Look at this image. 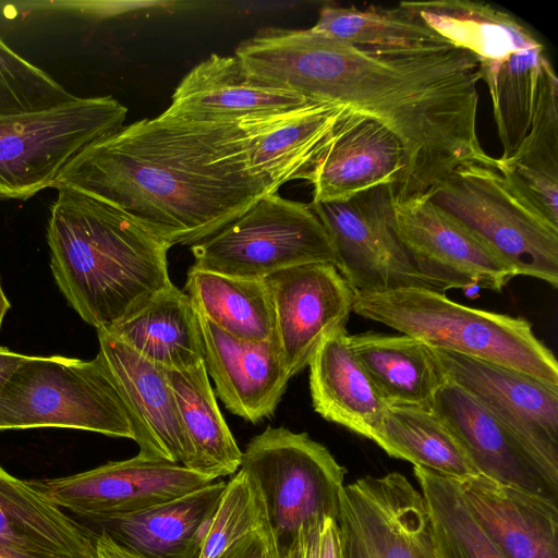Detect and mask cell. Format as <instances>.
I'll return each instance as SVG.
<instances>
[{
	"instance_id": "cell-32",
	"label": "cell",
	"mask_w": 558,
	"mask_h": 558,
	"mask_svg": "<svg viewBox=\"0 0 558 558\" xmlns=\"http://www.w3.org/2000/svg\"><path fill=\"white\" fill-rule=\"evenodd\" d=\"M311 29L366 49H405L448 43L400 4L390 9L324 7Z\"/></svg>"
},
{
	"instance_id": "cell-43",
	"label": "cell",
	"mask_w": 558,
	"mask_h": 558,
	"mask_svg": "<svg viewBox=\"0 0 558 558\" xmlns=\"http://www.w3.org/2000/svg\"><path fill=\"white\" fill-rule=\"evenodd\" d=\"M0 558H32L0 544Z\"/></svg>"
},
{
	"instance_id": "cell-33",
	"label": "cell",
	"mask_w": 558,
	"mask_h": 558,
	"mask_svg": "<svg viewBox=\"0 0 558 558\" xmlns=\"http://www.w3.org/2000/svg\"><path fill=\"white\" fill-rule=\"evenodd\" d=\"M439 558H505L465 506L453 477L413 468Z\"/></svg>"
},
{
	"instance_id": "cell-37",
	"label": "cell",
	"mask_w": 558,
	"mask_h": 558,
	"mask_svg": "<svg viewBox=\"0 0 558 558\" xmlns=\"http://www.w3.org/2000/svg\"><path fill=\"white\" fill-rule=\"evenodd\" d=\"M277 551L281 558H342L337 521L332 518L310 520Z\"/></svg>"
},
{
	"instance_id": "cell-2",
	"label": "cell",
	"mask_w": 558,
	"mask_h": 558,
	"mask_svg": "<svg viewBox=\"0 0 558 558\" xmlns=\"http://www.w3.org/2000/svg\"><path fill=\"white\" fill-rule=\"evenodd\" d=\"M52 187L118 207L170 247L210 236L275 193L252 168L238 122L162 116L123 125L93 143Z\"/></svg>"
},
{
	"instance_id": "cell-42",
	"label": "cell",
	"mask_w": 558,
	"mask_h": 558,
	"mask_svg": "<svg viewBox=\"0 0 558 558\" xmlns=\"http://www.w3.org/2000/svg\"><path fill=\"white\" fill-rule=\"evenodd\" d=\"M266 535H267V543H268V558H281L277 551V547L275 545V541L270 533L268 524H267V529H266Z\"/></svg>"
},
{
	"instance_id": "cell-6",
	"label": "cell",
	"mask_w": 558,
	"mask_h": 558,
	"mask_svg": "<svg viewBox=\"0 0 558 558\" xmlns=\"http://www.w3.org/2000/svg\"><path fill=\"white\" fill-rule=\"evenodd\" d=\"M64 427L134 438L130 415L99 354L84 361L27 356L0 389V430Z\"/></svg>"
},
{
	"instance_id": "cell-29",
	"label": "cell",
	"mask_w": 558,
	"mask_h": 558,
	"mask_svg": "<svg viewBox=\"0 0 558 558\" xmlns=\"http://www.w3.org/2000/svg\"><path fill=\"white\" fill-rule=\"evenodd\" d=\"M166 373L189 446L187 469L213 480L234 474L242 451L219 410L204 362Z\"/></svg>"
},
{
	"instance_id": "cell-30",
	"label": "cell",
	"mask_w": 558,
	"mask_h": 558,
	"mask_svg": "<svg viewBox=\"0 0 558 558\" xmlns=\"http://www.w3.org/2000/svg\"><path fill=\"white\" fill-rule=\"evenodd\" d=\"M184 291L195 310L227 333L243 340L274 339V312L264 279L187 270Z\"/></svg>"
},
{
	"instance_id": "cell-15",
	"label": "cell",
	"mask_w": 558,
	"mask_h": 558,
	"mask_svg": "<svg viewBox=\"0 0 558 558\" xmlns=\"http://www.w3.org/2000/svg\"><path fill=\"white\" fill-rule=\"evenodd\" d=\"M272 303L274 339L290 378L308 366L320 343L344 328L354 292L332 264H306L264 278Z\"/></svg>"
},
{
	"instance_id": "cell-23",
	"label": "cell",
	"mask_w": 558,
	"mask_h": 558,
	"mask_svg": "<svg viewBox=\"0 0 558 558\" xmlns=\"http://www.w3.org/2000/svg\"><path fill=\"white\" fill-rule=\"evenodd\" d=\"M405 163L400 141L378 121L350 108L310 181L312 203L342 202L377 186H395Z\"/></svg>"
},
{
	"instance_id": "cell-5",
	"label": "cell",
	"mask_w": 558,
	"mask_h": 558,
	"mask_svg": "<svg viewBox=\"0 0 558 558\" xmlns=\"http://www.w3.org/2000/svg\"><path fill=\"white\" fill-rule=\"evenodd\" d=\"M428 197L485 240L514 270L558 286V225L496 161L452 170Z\"/></svg>"
},
{
	"instance_id": "cell-20",
	"label": "cell",
	"mask_w": 558,
	"mask_h": 558,
	"mask_svg": "<svg viewBox=\"0 0 558 558\" xmlns=\"http://www.w3.org/2000/svg\"><path fill=\"white\" fill-rule=\"evenodd\" d=\"M430 409L480 474L558 500V485L520 439L459 386L446 380Z\"/></svg>"
},
{
	"instance_id": "cell-11",
	"label": "cell",
	"mask_w": 558,
	"mask_h": 558,
	"mask_svg": "<svg viewBox=\"0 0 558 558\" xmlns=\"http://www.w3.org/2000/svg\"><path fill=\"white\" fill-rule=\"evenodd\" d=\"M336 521L342 558H439L424 497L401 473L344 485Z\"/></svg>"
},
{
	"instance_id": "cell-24",
	"label": "cell",
	"mask_w": 558,
	"mask_h": 558,
	"mask_svg": "<svg viewBox=\"0 0 558 558\" xmlns=\"http://www.w3.org/2000/svg\"><path fill=\"white\" fill-rule=\"evenodd\" d=\"M226 485L217 480L136 513L88 521L134 558H199Z\"/></svg>"
},
{
	"instance_id": "cell-34",
	"label": "cell",
	"mask_w": 558,
	"mask_h": 558,
	"mask_svg": "<svg viewBox=\"0 0 558 558\" xmlns=\"http://www.w3.org/2000/svg\"><path fill=\"white\" fill-rule=\"evenodd\" d=\"M76 98L0 37V118L47 110Z\"/></svg>"
},
{
	"instance_id": "cell-41",
	"label": "cell",
	"mask_w": 558,
	"mask_h": 558,
	"mask_svg": "<svg viewBox=\"0 0 558 558\" xmlns=\"http://www.w3.org/2000/svg\"><path fill=\"white\" fill-rule=\"evenodd\" d=\"M10 308H11L10 301L7 298V295L2 289L1 280H0V328L2 326L5 315Z\"/></svg>"
},
{
	"instance_id": "cell-21",
	"label": "cell",
	"mask_w": 558,
	"mask_h": 558,
	"mask_svg": "<svg viewBox=\"0 0 558 558\" xmlns=\"http://www.w3.org/2000/svg\"><path fill=\"white\" fill-rule=\"evenodd\" d=\"M454 481L466 508L505 558H558V500L483 474Z\"/></svg>"
},
{
	"instance_id": "cell-16",
	"label": "cell",
	"mask_w": 558,
	"mask_h": 558,
	"mask_svg": "<svg viewBox=\"0 0 558 558\" xmlns=\"http://www.w3.org/2000/svg\"><path fill=\"white\" fill-rule=\"evenodd\" d=\"M451 45L471 52L487 88L501 85L545 56L543 43L517 16L470 0L402 1Z\"/></svg>"
},
{
	"instance_id": "cell-4",
	"label": "cell",
	"mask_w": 558,
	"mask_h": 558,
	"mask_svg": "<svg viewBox=\"0 0 558 558\" xmlns=\"http://www.w3.org/2000/svg\"><path fill=\"white\" fill-rule=\"evenodd\" d=\"M352 312L427 347L499 364L558 387V362L522 317L457 303L417 287L354 292Z\"/></svg>"
},
{
	"instance_id": "cell-38",
	"label": "cell",
	"mask_w": 558,
	"mask_h": 558,
	"mask_svg": "<svg viewBox=\"0 0 558 558\" xmlns=\"http://www.w3.org/2000/svg\"><path fill=\"white\" fill-rule=\"evenodd\" d=\"M266 529L267 522L260 531L240 539L216 558H268Z\"/></svg>"
},
{
	"instance_id": "cell-27",
	"label": "cell",
	"mask_w": 558,
	"mask_h": 558,
	"mask_svg": "<svg viewBox=\"0 0 558 558\" xmlns=\"http://www.w3.org/2000/svg\"><path fill=\"white\" fill-rule=\"evenodd\" d=\"M349 345L388 405L430 408L446 378L425 343L408 335H349Z\"/></svg>"
},
{
	"instance_id": "cell-12",
	"label": "cell",
	"mask_w": 558,
	"mask_h": 558,
	"mask_svg": "<svg viewBox=\"0 0 558 558\" xmlns=\"http://www.w3.org/2000/svg\"><path fill=\"white\" fill-rule=\"evenodd\" d=\"M397 233L416 268L444 293L501 291L517 275L477 233L427 194L393 199Z\"/></svg>"
},
{
	"instance_id": "cell-17",
	"label": "cell",
	"mask_w": 558,
	"mask_h": 558,
	"mask_svg": "<svg viewBox=\"0 0 558 558\" xmlns=\"http://www.w3.org/2000/svg\"><path fill=\"white\" fill-rule=\"evenodd\" d=\"M98 354L130 415L138 454L187 468L190 451L166 369L113 335L97 330Z\"/></svg>"
},
{
	"instance_id": "cell-22",
	"label": "cell",
	"mask_w": 558,
	"mask_h": 558,
	"mask_svg": "<svg viewBox=\"0 0 558 558\" xmlns=\"http://www.w3.org/2000/svg\"><path fill=\"white\" fill-rule=\"evenodd\" d=\"M308 101L293 90L252 78L235 56L213 53L182 78L160 116L190 122H238Z\"/></svg>"
},
{
	"instance_id": "cell-7",
	"label": "cell",
	"mask_w": 558,
	"mask_h": 558,
	"mask_svg": "<svg viewBox=\"0 0 558 558\" xmlns=\"http://www.w3.org/2000/svg\"><path fill=\"white\" fill-rule=\"evenodd\" d=\"M278 550L315 518L336 520L347 470L306 433L268 426L242 451Z\"/></svg>"
},
{
	"instance_id": "cell-40",
	"label": "cell",
	"mask_w": 558,
	"mask_h": 558,
	"mask_svg": "<svg viewBox=\"0 0 558 558\" xmlns=\"http://www.w3.org/2000/svg\"><path fill=\"white\" fill-rule=\"evenodd\" d=\"M95 558H134L119 546H117L109 537L101 533H95Z\"/></svg>"
},
{
	"instance_id": "cell-36",
	"label": "cell",
	"mask_w": 558,
	"mask_h": 558,
	"mask_svg": "<svg viewBox=\"0 0 558 558\" xmlns=\"http://www.w3.org/2000/svg\"><path fill=\"white\" fill-rule=\"evenodd\" d=\"M502 161L558 178V78L549 59L543 68L531 128L518 149Z\"/></svg>"
},
{
	"instance_id": "cell-19",
	"label": "cell",
	"mask_w": 558,
	"mask_h": 558,
	"mask_svg": "<svg viewBox=\"0 0 558 558\" xmlns=\"http://www.w3.org/2000/svg\"><path fill=\"white\" fill-rule=\"evenodd\" d=\"M195 315L203 361L225 407L253 424L271 416L291 379L275 339H239Z\"/></svg>"
},
{
	"instance_id": "cell-35",
	"label": "cell",
	"mask_w": 558,
	"mask_h": 558,
	"mask_svg": "<svg viewBox=\"0 0 558 558\" xmlns=\"http://www.w3.org/2000/svg\"><path fill=\"white\" fill-rule=\"evenodd\" d=\"M266 522L255 484L239 469L226 485L199 558H216L240 539L260 531Z\"/></svg>"
},
{
	"instance_id": "cell-39",
	"label": "cell",
	"mask_w": 558,
	"mask_h": 558,
	"mask_svg": "<svg viewBox=\"0 0 558 558\" xmlns=\"http://www.w3.org/2000/svg\"><path fill=\"white\" fill-rule=\"evenodd\" d=\"M28 355L13 352L7 348L0 347V389L12 374V372L27 359Z\"/></svg>"
},
{
	"instance_id": "cell-8",
	"label": "cell",
	"mask_w": 558,
	"mask_h": 558,
	"mask_svg": "<svg viewBox=\"0 0 558 558\" xmlns=\"http://www.w3.org/2000/svg\"><path fill=\"white\" fill-rule=\"evenodd\" d=\"M126 114L112 96H98L1 117L0 198L25 201L52 187L81 153L123 126Z\"/></svg>"
},
{
	"instance_id": "cell-1",
	"label": "cell",
	"mask_w": 558,
	"mask_h": 558,
	"mask_svg": "<svg viewBox=\"0 0 558 558\" xmlns=\"http://www.w3.org/2000/svg\"><path fill=\"white\" fill-rule=\"evenodd\" d=\"M234 56L254 80L385 125L407 160L395 201L427 194L460 166L495 159L477 134L478 61L449 43L366 49L311 28H264Z\"/></svg>"
},
{
	"instance_id": "cell-9",
	"label": "cell",
	"mask_w": 558,
	"mask_h": 558,
	"mask_svg": "<svg viewBox=\"0 0 558 558\" xmlns=\"http://www.w3.org/2000/svg\"><path fill=\"white\" fill-rule=\"evenodd\" d=\"M191 253L195 268L246 279L337 260L310 204L286 199L277 192L264 195L219 231L191 245Z\"/></svg>"
},
{
	"instance_id": "cell-18",
	"label": "cell",
	"mask_w": 558,
	"mask_h": 558,
	"mask_svg": "<svg viewBox=\"0 0 558 558\" xmlns=\"http://www.w3.org/2000/svg\"><path fill=\"white\" fill-rule=\"evenodd\" d=\"M349 110L335 102L311 100L238 121L250 146L252 168L274 192L292 180L310 182Z\"/></svg>"
},
{
	"instance_id": "cell-10",
	"label": "cell",
	"mask_w": 558,
	"mask_h": 558,
	"mask_svg": "<svg viewBox=\"0 0 558 558\" xmlns=\"http://www.w3.org/2000/svg\"><path fill=\"white\" fill-rule=\"evenodd\" d=\"M310 206L331 241L336 268L353 292L407 287L439 292L416 268L397 233L392 185Z\"/></svg>"
},
{
	"instance_id": "cell-25",
	"label": "cell",
	"mask_w": 558,
	"mask_h": 558,
	"mask_svg": "<svg viewBox=\"0 0 558 558\" xmlns=\"http://www.w3.org/2000/svg\"><path fill=\"white\" fill-rule=\"evenodd\" d=\"M95 533L0 464V544L32 558H95Z\"/></svg>"
},
{
	"instance_id": "cell-13",
	"label": "cell",
	"mask_w": 558,
	"mask_h": 558,
	"mask_svg": "<svg viewBox=\"0 0 558 558\" xmlns=\"http://www.w3.org/2000/svg\"><path fill=\"white\" fill-rule=\"evenodd\" d=\"M432 351L446 380L505 424L558 485V387L499 364Z\"/></svg>"
},
{
	"instance_id": "cell-28",
	"label": "cell",
	"mask_w": 558,
	"mask_h": 558,
	"mask_svg": "<svg viewBox=\"0 0 558 558\" xmlns=\"http://www.w3.org/2000/svg\"><path fill=\"white\" fill-rule=\"evenodd\" d=\"M107 332L167 371L204 362L194 305L173 283Z\"/></svg>"
},
{
	"instance_id": "cell-31",
	"label": "cell",
	"mask_w": 558,
	"mask_h": 558,
	"mask_svg": "<svg viewBox=\"0 0 558 558\" xmlns=\"http://www.w3.org/2000/svg\"><path fill=\"white\" fill-rule=\"evenodd\" d=\"M375 444L392 458L445 476L462 478L480 474L430 408L388 405Z\"/></svg>"
},
{
	"instance_id": "cell-3",
	"label": "cell",
	"mask_w": 558,
	"mask_h": 558,
	"mask_svg": "<svg viewBox=\"0 0 558 558\" xmlns=\"http://www.w3.org/2000/svg\"><path fill=\"white\" fill-rule=\"evenodd\" d=\"M50 208V267L68 303L108 331L172 284L168 244L118 207L61 187Z\"/></svg>"
},
{
	"instance_id": "cell-26",
	"label": "cell",
	"mask_w": 558,
	"mask_h": 558,
	"mask_svg": "<svg viewBox=\"0 0 558 558\" xmlns=\"http://www.w3.org/2000/svg\"><path fill=\"white\" fill-rule=\"evenodd\" d=\"M344 328L331 332L313 355L310 391L325 420L376 441L388 404L349 345Z\"/></svg>"
},
{
	"instance_id": "cell-14",
	"label": "cell",
	"mask_w": 558,
	"mask_h": 558,
	"mask_svg": "<svg viewBox=\"0 0 558 558\" xmlns=\"http://www.w3.org/2000/svg\"><path fill=\"white\" fill-rule=\"evenodd\" d=\"M215 481L182 464L137 454L74 475L34 483L61 509L93 520L136 513Z\"/></svg>"
}]
</instances>
